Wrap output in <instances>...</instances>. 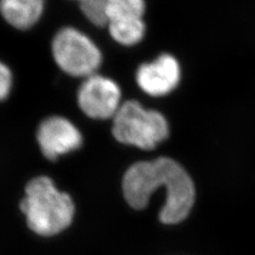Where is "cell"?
Segmentation results:
<instances>
[{
	"label": "cell",
	"mask_w": 255,
	"mask_h": 255,
	"mask_svg": "<svg viewBox=\"0 0 255 255\" xmlns=\"http://www.w3.org/2000/svg\"><path fill=\"white\" fill-rule=\"evenodd\" d=\"M158 188L165 189L166 200L159 213L165 225H177L189 215L196 198L195 184L184 167L166 156L141 161L129 167L123 179V191L128 204L142 210Z\"/></svg>",
	"instance_id": "6da1fadb"
},
{
	"label": "cell",
	"mask_w": 255,
	"mask_h": 255,
	"mask_svg": "<svg viewBox=\"0 0 255 255\" xmlns=\"http://www.w3.org/2000/svg\"><path fill=\"white\" fill-rule=\"evenodd\" d=\"M25 190L20 210L34 233L53 236L70 226L75 215L73 199L55 187L50 178L42 175L32 179Z\"/></svg>",
	"instance_id": "7a4b0ae2"
},
{
	"label": "cell",
	"mask_w": 255,
	"mask_h": 255,
	"mask_svg": "<svg viewBox=\"0 0 255 255\" xmlns=\"http://www.w3.org/2000/svg\"><path fill=\"white\" fill-rule=\"evenodd\" d=\"M114 138L141 150H152L169 136V124L158 111L143 108L136 100L124 102L113 117Z\"/></svg>",
	"instance_id": "3957f363"
},
{
	"label": "cell",
	"mask_w": 255,
	"mask_h": 255,
	"mask_svg": "<svg viewBox=\"0 0 255 255\" xmlns=\"http://www.w3.org/2000/svg\"><path fill=\"white\" fill-rule=\"evenodd\" d=\"M53 59L64 73L77 78L97 74L102 63L98 46L86 34L75 28L61 29L51 44Z\"/></svg>",
	"instance_id": "277c9868"
},
{
	"label": "cell",
	"mask_w": 255,
	"mask_h": 255,
	"mask_svg": "<svg viewBox=\"0 0 255 255\" xmlns=\"http://www.w3.org/2000/svg\"><path fill=\"white\" fill-rule=\"evenodd\" d=\"M78 106L93 119H113L123 105L119 85L108 77L95 74L84 79L77 94Z\"/></svg>",
	"instance_id": "5b68a950"
},
{
	"label": "cell",
	"mask_w": 255,
	"mask_h": 255,
	"mask_svg": "<svg viewBox=\"0 0 255 255\" xmlns=\"http://www.w3.org/2000/svg\"><path fill=\"white\" fill-rule=\"evenodd\" d=\"M36 139L43 155L55 161L82 146L83 137L78 128L69 119L52 116L39 125Z\"/></svg>",
	"instance_id": "8992f818"
},
{
	"label": "cell",
	"mask_w": 255,
	"mask_h": 255,
	"mask_svg": "<svg viewBox=\"0 0 255 255\" xmlns=\"http://www.w3.org/2000/svg\"><path fill=\"white\" fill-rule=\"evenodd\" d=\"M136 83L151 97H163L178 87L181 80V66L169 53H163L154 61L143 63L136 70Z\"/></svg>",
	"instance_id": "52a82bcc"
},
{
	"label": "cell",
	"mask_w": 255,
	"mask_h": 255,
	"mask_svg": "<svg viewBox=\"0 0 255 255\" xmlns=\"http://www.w3.org/2000/svg\"><path fill=\"white\" fill-rule=\"evenodd\" d=\"M45 0H0L4 20L18 30H28L42 17Z\"/></svg>",
	"instance_id": "ba28073f"
},
{
	"label": "cell",
	"mask_w": 255,
	"mask_h": 255,
	"mask_svg": "<svg viewBox=\"0 0 255 255\" xmlns=\"http://www.w3.org/2000/svg\"><path fill=\"white\" fill-rule=\"evenodd\" d=\"M111 36L123 46H134L142 41L146 33V23L142 18H125L108 23Z\"/></svg>",
	"instance_id": "9c48e42d"
},
{
	"label": "cell",
	"mask_w": 255,
	"mask_h": 255,
	"mask_svg": "<svg viewBox=\"0 0 255 255\" xmlns=\"http://www.w3.org/2000/svg\"><path fill=\"white\" fill-rule=\"evenodd\" d=\"M146 12L145 0H108V23L125 18H142Z\"/></svg>",
	"instance_id": "30bf717a"
},
{
	"label": "cell",
	"mask_w": 255,
	"mask_h": 255,
	"mask_svg": "<svg viewBox=\"0 0 255 255\" xmlns=\"http://www.w3.org/2000/svg\"><path fill=\"white\" fill-rule=\"evenodd\" d=\"M80 9L93 25L97 27L108 26L107 1L108 0H77Z\"/></svg>",
	"instance_id": "8fae6325"
},
{
	"label": "cell",
	"mask_w": 255,
	"mask_h": 255,
	"mask_svg": "<svg viewBox=\"0 0 255 255\" xmlns=\"http://www.w3.org/2000/svg\"><path fill=\"white\" fill-rule=\"evenodd\" d=\"M13 83V77L10 68L4 63L0 62V101L7 98Z\"/></svg>",
	"instance_id": "7c38bea8"
}]
</instances>
